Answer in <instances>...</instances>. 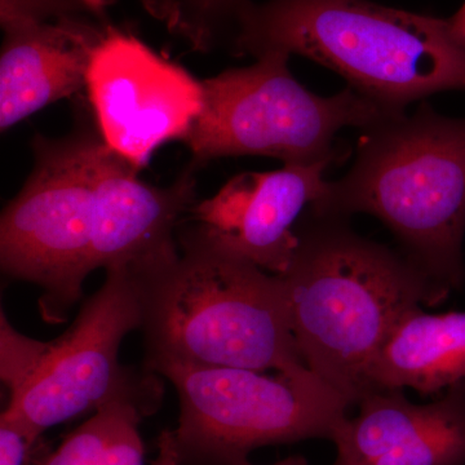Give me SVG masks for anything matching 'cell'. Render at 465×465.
<instances>
[{"mask_svg":"<svg viewBox=\"0 0 465 465\" xmlns=\"http://www.w3.org/2000/svg\"><path fill=\"white\" fill-rule=\"evenodd\" d=\"M348 220L309 207L278 275L305 365L354 406L370 393V367L403 314L449 295L401 251L362 237Z\"/></svg>","mask_w":465,"mask_h":465,"instance_id":"cell-1","label":"cell"},{"mask_svg":"<svg viewBox=\"0 0 465 465\" xmlns=\"http://www.w3.org/2000/svg\"><path fill=\"white\" fill-rule=\"evenodd\" d=\"M232 50L299 54L396 114L440 92H465V42L448 20L371 0H244Z\"/></svg>","mask_w":465,"mask_h":465,"instance_id":"cell-2","label":"cell"},{"mask_svg":"<svg viewBox=\"0 0 465 465\" xmlns=\"http://www.w3.org/2000/svg\"><path fill=\"white\" fill-rule=\"evenodd\" d=\"M348 173L311 208L381 220L401 252L443 292L465 282V118L427 103L361 130Z\"/></svg>","mask_w":465,"mask_h":465,"instance_id":"cell-3","label":"cell"},{"mask_svg":"<svg viewBox=\"0 0 465 465\" xmlns=\"http://www.w3.org/2000/svg\"><path fill=\"white\" fill-rule=\"evenodd\" d=\"M180 258L142 284L145 363L237 367L305 375L280 275L223 249L192 226Z\"/></svg>","mask_w":465,"mask_h":465,"instance_id":"cell-4","label":"cell"},{"mask_svg":"<svg viewBox=\"0 0 465 465\" xmlns=\"http://www.w3.org/2000/svg\"><path fill=\"white\" fill-rule=\"evenodd\" d=\"M2 381L9 388L0 418L33 443L54 425L113 402L152 415L161 403L157 372L119 362L127 333L142 329V284L121 271L84 300L74 322L54 341H36L12 329L2 312Z\"/></svg>","mask_w":465,"mask_h":465,"instance_id":"cell-5","label":"cell"},{"mask_svg":"<svg viewBox=\"0 0 465 465\" xmlns=\"http://www.w3.org/2000/svg\"><path fill=\"white\" fill-rule=\"evenodd\" d=\"M286 52H266L246 67L202 82L200 115L183 140L194 163L225 157H271L284 164H333L344 155L338 134L397 115L351 87L331 96L292 75Z\"/></svg>","mask_w":465,"mask_h":465,"instance_id":"cell-6","label":"cell"},{"mask_svg":"<svg viewBox=\"0 0 465 465\" xmlns=\"http://www.w3.org/2000/svg\"><path fill=\"white\" fill-rule=\"evenodd\" d=\"M143 366L176 388L180 465H247L250 452L264 446L331 440L351 407L312 371L268 375L171 361Z\"/></svg>","mask_w":465,"mask_h":465,"instance_id":"cell-7","label":"cell"},{"mask_svg":"<svg viewBox=\"0 0 465 465\" xmlns=\"http://www.w3.org/2000/svg\"><path fill=\"white\" fill-rule=\"evenodd\" d=\"M99 131L35 134L34 167L0 220V266L14 280L41 287L47 323L65 322L84 298L94 268V167Z\"/></svg>","mask_w":465,"mask_h":465,"instance_id":"cell-8","label":"cell"},{"mask_svg":"<svg viewBox=\"0 0 465 465\" xmlns=\"http://www.w3.org/2000/svg\"><path fill=\"white\" fill-rule=\"evenodd\" d=\"M85 88L101 139L137 171L162 143L185 139L203 104L201 81L114 27L94 51Z\"/></svg>","mask_w":465,"mask_h":465,"instance_id":"cell-9","label":"cell"},{"mask_svg":"<svg viewBox=\"0 0 465 465\" xmlns=\"http://www.w3.org/2000/svg\"><path fill=\"white\" fill-rule=\"evenodd\" d=\"M94 173V268L143 283L176 262V231L197 203L193 167L170 186L150 185L100 137Z\"/></svg>","mask_w":465,"mask_h":465,"instance_id":"cell-10","label":"cell"},{"mask_svg":"<svg viewBox=\"0 0 465 465\" xmlns=\"http://www.w3.org/2000/svg\"><path fill=\"white\" fill-rule=\"evenodd\" d=\"M330 163L284 164L266 173L232 177L192 207V228L271 274L289 266L302 217L322 195Z\"/></svg>","mask_w":465,"mask_h":465,"instance_id":"cell-11","label":"cell"},{"mask_svg":"<svg viewBox=\"0 0 465 465\" xmlns=\"http://www.w3.org/2000/svg\"><path fill=\"white\" fill-rule=\"evenodd\" d=\"M332 436L331 465H465V381L418 405L402 390L374 391Z\"/></svg>","mask_w":465,"mask_h":465,"instance_id":"cell-12","label":"cell"},{"mask_svg":"<svg viewBox=\"0 0 465 465\" xmlns=\"http://www.w3.org/2000/svg\"><path fill=\"white\" fill-rule=\"evenodd\" d=\"M112 27L105 18L78 16L3 30L2 133L84 90L94 51Z\"/></svg>","mask_w":465,"mask_h":465,"instance_id":"cell-13","label":"cell"},{"mask_svg":"<svg viewBox=\"0 0 465 465\" xmlns=\"http://www.w3.org/2000/svg\"><path fill=\"white\" fill-rule=\"evenodd\" d=\"M367 381L370 391L411 388L424 397L465 381V312L410 309L376 354Z\"/></svg>","mask_w":465,"mask_h":465,"instance_id":"cell-14","label":"cell"},{"mask_svg":"<svg viewBox=\"0 0 465 465\" xmlns=\"http://www.w3.org/2000/svg\"><path fill=\"white\" fill-rule=\"evenodd\" d=\"M143 416L127 402L101 407L54 451L39 454L36 449L34 465H143Z\"/></svg>","mask_w":465,"mask_h":465,"instance_id":"cell-15","label":"cell"},{"mask_svg":"<svg viewBox=\"0 0 465 465\" xmlns=\"http://www.w3.org/2000/svg\"><path fill=\"white\" fill-rule=\"evenodd\" d=\"M244 0H143V7L189 42L194 50L207 51L232 29Z\"/></svg>","mask_w":465,"mask_h":465,"instance_id":"cell-16","label":"cell"},{"mask_svg":"<svg viewBox=\"0 0 465 465\" xmlns=\"http://www.w3.org/2000/svg\"><path fill=\"white\" fill-rule=\"evenodd\" d=\"M113 0H0L2 29L67 17L104 18Z\"/></svg>","mask_w":465,"mask_h":465,"instance_id":"cell-17","label":"cell"},{"mask_svg":"<svg viewBox=\"0 0 465 465\" xmlns=\"http://www.w3.org/2000/svg\"><path fill=\"white\" fill-rule=\"evenodd\" d=\"M25 434L0 418V465H34L36 446Z\"/></svg>","mask_w":465,"mask_h":465,"instance_id":"cell-18","label":"cell"},{"mask_svg":"<svg viewBox=\"0 0 465 465\" xmlns=\"http://www.w3.org/2000/svg\"><path fill=\"white\" fill-rule=\"evenodd\" d=\"M152 465H180L173 430H163L159 436L158 457Z\"/></svg>","mask_w":465,"mask_h":465,"instance_id":"cell-19","label":"cell"},{"mask_svg":"<svg viewBox=\"0 0 465 465\" xmlns=\"http://www.w3.org/2000/svg\"><path fill=\"white\" fill-rule=\"evenodd\" d=\"M449 23L459 38L465 42V3L454 16L449 18Z\"/></svg>","mask_w":465,"mask_h":465,"instance_id":"cell-20","label":"cell"},{"mask_svg":"<svg viewBox=\"0 0 465 465\" xmlns=\"http://www.w3.org/2000/svg\"><path fill=\"white\" fill-rule=\"evenodd\" d=\"M247 465H251L250 463ZM273 465H309L307 459L302 457V455H293V457H289L283 459V460L278 461Z\"/></svg>","mask_w":465,"mask_h":465,"instance_id":"cell-21","label":"cell"}]
</instances>
